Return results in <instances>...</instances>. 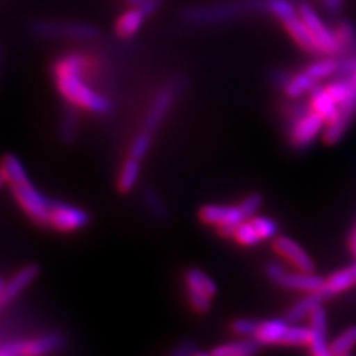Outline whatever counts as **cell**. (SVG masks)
Listing matches in <instances>:
<instances>
[{"mask_svg": "<svg viewBox=\"0 0 356 356\" xmlns=\"http://www.w3.org/2000/svg\"><path fill=\"white\" fill-rule=\"evenodd\" d=\"M184 280L191 309L197 313H207L218 291L216 281L198 268L188 269Z\"/></svg>", "mask_w": 356, "mask_h": 356, "instance_id": "30bf717a", "label": "cell"}, {"mask_svg": "<svg viewBox=\"0 0 356 356\" xmlns=\"http://www.w3.org/2000/svg\"><path fill=\"white\" fill-rule=\"evenodd\" d=\"M350 247H351L353 252L356 256V226L354 231H353V234H351V238H350Z\"/></svg>", "mask_w": 356, "mask_h": 356, "instance_id": "7bdbcfd3", "label": "cell"}, {"mask_svg": "<svg viewBox=\"0 0 356 356\" xmlns=\"http://www.w3.org/2000/svg\"><path fill=\"white\" fill-rule=\"evenodd\" d=\"M268 15L284 22L288 17H292L298 13V6L292 0H267Z\"/></svg>", "mask_w": 356, "mask_h": 356, "instance_id": "e575fe53", "label": "cell"}, {"mask_svg": "<svg viewBox=\"0 0 356 356\" xmlns=\"http://www.w3.org/2000/svg\"><path fill=\"white\" fill-rule=\"evenodd\" d=\"M356 285V261L348 267L334 272L327 279H325L323 288L319 291L326 298L337 294L347 292Z\"/></svg>", "mask_w": 356, "mask_h": 356, "instance_id": "ffe728a7", "label": "cell"}, {"mask_svg": "<svg viewBox=\"0 0 356 356\" xmlns=\"http://www.w3.org/2000/svg\"><path fill=\"white\" fill-rule=\"evenodd\" d=\"M3 72H4V51L0 48V83H1Z\"/></svg>", "mask_w": 356, "mask_h": 356, "instance_id": "ee69618b", "label": "cell"}, {"mask_svg": "<svg viewBox=\"0 0 356 356\" xmlns=\"http://www.w3.org/2000/svg\"><path fill=\"white\" fill-rule=\"evenodd\" d=\"M254 13H268L267 0H229L214 4L191 6L179 16L191 26H213L236 20Z\"/></svg>", "mask_w": 356, "mask_h": 356, "instance_id": "7a4b0ae2", "label": "cell"}, {"mask_svg": "<svg viewBox=\"0 0 356 356\" xmlns=\"http://www.w3.org/2000/svg\"><path fill=\"white\" fill-rule=\"evenodd\" d=\"M1 286H3V280H0V291H1Z\"/></svg>", "mask_w": 356, "mask_h": 356, "instance_id": "681fc988", "label": "cell"}, {"mask_svg": "<svg viewBox=\"0 0 356 356\" xmlns=\"http://www.w3.org/2000/svg\"><path fill=\"white\" fill-rule=\"evenodd\" d=\"M260 344L254 338H243L219 344L211 351L216 356H256Z\"/></svg>", "mask_w": 356, "mask_h": 356, "instance_id": "484cf974", "label": "cell"}, {"mask_svg": "<svg viewBox=\"0 0 356 356\" xmlns=\"http://www.w3.org/2000/svg\"><path fill=\"white\" fill-rule=\"evenodd\" d=\"M337 356H353L351 354H344V355H337Z\"/></svg>", "mask_w": 356, "mask_h": 356, "instance_id": "f907efd6", "label": "cell"}, {"mask_svg": "<svg viewBox=\"0 0 356 356\" xmlns=\"http://www.w3.org/2000/svg\"><path fill=\"white\" fill-rule=\"evenodd\" d=\"M355 114L356 103L341 106L339 107V115L337 116V119L332 120L329 124H326V127L323 129L322 139L325 141V144L334 145V144L342 140V138L350 127Z\"/></svg>", "mask_w": 356, "mask_h": 356, "instance_id": "d6986e66", "label": "cell"}, {"mask_svg": "<svg viewBox=\"0 0 356 356\" xmlns=\"http://www.w3.org/2000/svg\"><path fill=\"white\" fill-rule=\"evenodd\" d=\"M40 267L36 264H26L17 269L7 281H3L0 291V307L11 305L26 289L38 280Z\"/></svg>", "mask_w": 356, "mask_h": 356, "instance_id": "5bb4252c", "label": "cell"}, {"mask_svg": "<svg viewBox=\"0 0 356 356\" xmlns=\"http://www.w3.org/2000/svg\"><path fill=\"white\" fill-rule=\"evenodd\" d=\"M285 124L289 145L294 151L300 152L309 149L317 141L319 135L323 134V129L326 127L325 119L313 111L312 107Z\"/></svg>", "mask_w": 356, "mask_h": 356, "instance_id": "8992f818", "label": "cell"}, {"mask_svg": "<svg viewBox=\"0 0 356 356\" xmlns=\"http://www.w3.org/2000/svg\"><path fill=\"white\" fill-rule=\"evenodd\" d=\"M268 277L281 288L288 291H300V292H319L323 288L325 279L316 275L314 272L306 270H289L280 261H269L266 266Z\"/></svg>", "mask_w": 356, "mask_h": 356, "instance_id": "ba28073f", "label": "cell"}, {"mask_svg": "<svg viewBox=\"0 0 356 356\" xmlns=\"http://www.w3.org/2000/svg\"><path fill=\"white\" fill-rule=\"evenodd\" d=\"M90 220L91 216L88 210L64 201H53L47 227L57 232L70 234L86 229Z\"/></svg>", "mask_w": 356, "mask_h": 356, "instance_id": "7c38bea8", "label": "cell"}, {"mask_svg": "<svg viewBox=\"0 0 356 356\" xmlns=\"http://www.w3.org/2000/svg\"><path fill=\"white\" fill-rule=\"evenodd\" d=\"M326 13L331 16H337L342 11L343 7V0H322Z\"/></svg>", "mask_w": 356, "mask_h": 356, "instance_id": "60d3db41", "label": "cell"}, {"mask_svg": "<svg viewBox=\"0 0 356 356\" xmlns=\"http://www.w3.org/2000/svg\"><path fill=\"white\" fill-rule=\"evenodd\" d=\"M307 319L312 334V341L309 346L312 355L330 350V343L327 341V314L323 306H318Z\"/></svg>", "mask_w": 356, "mask_h": 356, "instance_id": "ac0fdd59", "label": "cell"}, {"mask_svg": "<svg viewBox=\"0 0 356 356\" xmlns=\"http://www.w3.org/2000/svg\"><path fill=\"white\" fill-rule=\"evenodd\" d=\"M312 341V334L309 325H298V323H291V327L288 330V334L285 337L284 346H291V347H309Z\"/></svg>", "mask_w": 356, "mask_h": 356, "instance_id": "d6a6232c", "label": "cell"}, {"mask_svg": "<svg viewBox=\"0 0 356 356\" xmlns=\"http://www.w3.org/2000/svg\"><path fill=\"white\" fill-rule=\"evenodd\" d=\"M251 222L261 241H273L279 236V225L275 219L266 216H254Z\"/></svg>", "mask_w": 356, "mask_h": 356, "instance_id": "836d02e7", "label": "cell"}, {"mask_svg": "<svg viewBox=\"0 0 356 356\" xmlns=\"http://www.w3.org/2000/svg\"><path fill=\"white\" fill-rule=\"evenodd\" d=\"M141 200H143V204L147 209V211L154 219L163 222L169 218L170 213H169V207L166 204L165 200L154 188H151V186L144 188L141 193Z\"/></svg>", "mask_w": 356, "mask_h": 356, "instance_id": "4316f807", "label": "cell"}, {"mask_svg": "<svg viewBox=\"0 0 356 356\" xmlns=\"http://www.w3.org/2000/svg\"><path fill=\"white\" fill-rule=\"evenodd\" d=\"M239 204H241L244 214L247 216V219H251L254 216H257L259 210L261 209L263 197L259 193H252V194L247 195Z\"/></svg>", "mask_w": 356, "mask_h": 356, "instance_id": "74e56055", "label": "cell"}, {"mask_svg": "<svg viewBox=\"0 0 356 356\" xmlns=\"http://www.w3.org/2000/svg\"><path fill=\"white\" fill-rule=\"evenodd\" d=\"M288 318H272L260 321L254 339L260 346H276L284 344L285 337L291 327Z\"/></svg>", "mask_w": 356, "mask_h": 356, "instance_id": "e0dca14e", "label": "cell"}, {"mask_svg": "<svg viewBox=\"0 0 356 356\" xmlns=\"http://www.w3.org/2000/svg\"><path fill=\"white\" fill-rule=\"evenodd\" d=\"M356 347V325L347 327L330 342L331 353L334 355L350 354Z\"/></svg>", "mask_w": 356, "mask_h": 356, "instance_id": "f546056e", "label": "cell"}, {"mask_svg": "<svg viewBox=\"0 0 356 356\" xmlns=\"http://www.w3.org/2000/svg\"><path fill=\"white\" fill-rule=\"evenodd\" d=\"M335 33L339 38L342 47H343L344 54L354 53L356 54V28L350 22L342 20L334 28Z\"/></svg>", "mask_w": 356, "mask_h": 356, "instance_id": "1f68e13d", "label": "cell"}, {"mask_svg": "<svg viewBox=\"0 0 356 356\" xmlns=\"http://www.w3.org/2000/svg\"><path fill=\"white\" fill-rule=\"evenodd\" d=\"M28 31L40 40H69L91 41L101 36V29L95 24L76 20L35 19L28 24Z\"/></svg>", "mask_w": 356, "mask_h": 356, "instance_id": "3957f363", "label": "cell"}, {"mask_svg": "<svg viewBox=\"0 0 356 356\" xmlns=\"http://www.w3.org/2000/svg\"><path fill=\"white\" fill-rule=\"evenodd\" d=\"M194 356H216L213 353H201V351H198L197 354Z\"/></svg>", "mask_w": 356, "mask_h": 356, "instance_id": "7dc6e473", "label": "cell"}, {"mask_svg": "<svg viewBox=\"0 0 356 356\" xmlns=\"http://www.w3.org/2000/svg\"><path fill=\"white\" fill-rule=\"evenodd\" d=\"M4 185H8V182H7V178H6L4 172H3L1 168H0V189H1Z\"/></svg>", "mask_w": 356, "mask_h": 356, "instance_id": "f6af8a7d", "label": "cell"}, {"mask_svg": "<svg viewBox=\"0 0 356 356\" xmlns=\"http://www.w3.org/2000/svg\"><path fill=\"white\" fill-rule=\"evenodd\" d=\"M140 176L141 161L128 156L127 160L123 163V165L120 166L118 173V178H116L118 191L123 194L131 193L138 186Z\"/></svg>", "mask_w": 356, "mask_h": 356, "instance_id": "603a6c76", "label": "cell"}, {"mask_svg": "<svg viewBox=\"0 0 356 356\" xmlns=\"http://www.w3.org/2000/svg\"><path fill=\"white\" fill-rule=\"evenodd\" d=\"M309 103L313 111L321 115L326 124L331 123L339 115V106L332 99L329 91L325 86L317 85L309 92Z\"/></svg>", "mask_w": 356, "mask_h": 356, "instance_id": "44dd1931", "label": "cell"}, {"mask_svg": "<svg viewBox=\"0 0 356 356\" xmlns=\"http://www.w3.org/2000/svg\"><path fill=\"white\" fill-rule=\"evenodd\" d=\"M273 248L276 254H280L294 269L314 272V261L306 252L301 244L293 241L289 236H277L273 239Z\"/></svg>", "mask_w": 356, "mask_h": 356, "instance_id": "9a60e30c", "label": "cell"}, {"mask_svg": "<svg viewBox=\"0 0 356 356\" xmlns=\"http://www.w3.org/2000/svg\"><path fill=\"white\" fill-rule=\"evenodd\" d=\"M147 16L139 8L131 7L122 13L115 23V33L122 38H134L139 33Z\"/></svg>", "mask_w": 356, "mask_h": 356, "instance_id": "7402d4cb", "label": "cell"}, {"mask_svg": "<svg viewBox=\"0 0 356 356\" xmlns=\"http://www.w3.org/2000/svg\"><path fill=\"white\" fill-rule=\"evenodd\" d=\"M64 344V335L51 331L0 343V350L11 356H48L61 350Z\"/></svg>", "mask_w": 356, "mask_h": 356, "instance_id": "52a82bcc", "label": "cell"}, {"mask_svg": "<svg viewBox=\"0 0 356 356\" xmlns=\"http://www.w3.org/2000/svg\"><path fill=\"white\" fill-rule=\"evenodd\" d=\"M326 297L321 292L306 293L300 301H297L286 313V318L293 323H298L302 319L309 318V316L323 304Z\"/></svg>", "mask_w": 356, "mask_h": 356, "instance_id": "cb8c5ba5", "label": "cell"}, {"mask_svg": "<svg viewBox=\"0 0 356 356\" xmlns=\"http://www.w3.org/2000/svg\"><path fill=\"white\" fill-rule=\"evenodd\" d=\"M188 89V78L186 76H172L165 82L153 97L152 103L145 114L143 129L154 134L161 124L165 122L166 116L172 111L175 103L182 95V92Z\"/></svg>", "mask_w": 356, "mask_h": 356, "instance_id": "277c9868", "label": "cell"}, {"mask_svg": "<svg viewBox=\"0 0 356 356\" xmlns=\"http://www.w3.org/2000/svg\"><path fill=\"white\" fill-rule=\"evenodd\" d=\"M88 57L79 51H69L53 65V78L58 92L69 104L86 110L91 114L108 115L113 103L85 82Z\"/></svg>", "mask_w": 356, "mask_h": 356, "instance_id": "6da1fadb", "label": "cell"}, {"mask_svg": "<svg viewBox=\"0 0 356 356\" xmlns=\"http://www.w3.org/2000/svg\"><path fill=\"white\" fill-rule=\"evenodd\" d=\"M128 3V6L131 7H135V8H140L141 6H144L145 3H148L149 0H126Z\"/></svg>", "mask_w": 356, "mask_h": 356, "instance_id": "b9f144b4", "label": "cell"}, {"mask_svg": "<svg viewBox=\"0 0 356 356\" xmlns=\"http://www.w3.org/2000/svg\"><path fill=\"white\" fill-rule=\"evenodd\" d=\"M281 24L284 26V29L288 32V35L292 38L293 41L302 51L312 54V56H316V57H318V56L322 57L317 40L314 38V35L312 33V31L309 29V26H306L305 22L300 16V13L294 15L292 17L285 19L284 22H281Z\"/></svg>", "mask_w": 356, "mask_h": 356, "instance_id": "2e32d148", "label": "cell"}, {"mask_svg": "<svg viewBox=\"0 0 356 356\" xmlns=\"http://www.w3.org/2000/svg\"><path fill=\"white\" fill-rule=\"evenodd\" d=\"M234 239L245 247H252V245H256L261 242L251 219L244 220L236 227L235 234H234Z\"/></svg>", "mask_w": 356, "mask_h": 356, "instance_id": "d590c367", "label": "cell"}, {"mask_svg": "<svg viewBox=\"0 0 356 356\" xmlns=\"http://www.w3.org/2000/svg\"><path fill=\"white\" fill-rule=\"evenodd\" d=\"M0 168L4 172L10 186L29 179L23 161L15 154H6L0 161Z\"/></svg>", "mask_w": 356, "mask_h": 356, "instance_id": "83f0119b", "label": "cell"}, {"mask_svg": "<svg viewBox=\"0 0 356 356\" xmlns=\"http://www.w3.org/2000/svg\"><path fill=\"white\" fill-rule=\"evenodd\" d=\"M356 74V54H343L338 57V73L335 76H354Z\"/></svg>", "mask_w": 356, "mask_h": 356, "instance_id": "f35d334b", "label": "cell"}, {"mask_svg": "<svg viewBox=\"0 0 356 356\" xmlns=\"http://www.w3.org/2000/svg\"><path fill=\"white\" fill-rule=\"evenodd\" d=\"M204 225L214 226L223 238H234L236 227L247 220L241 204H204L200 210Z\"/></svg>", "mask_w": 356, "mask_h": 356, "instance_id": "8fae6325", "label": "cell"}, {"mask_svg": "<svg viewBox=\"0 0 356 356\" xmlns=\"http://www.w3.org/2000/svg\"><path fill=\"white\" fill-rule=\"evenodd\" d=\"M78 132H79V116L76 113V107L69 104L60 118L58 138L65 145H70L76 143Z\"/></svg>", "mask_w": 356, "mask_h": 356, "instance_id": "d4e9b609", "label": "cell"}, {"mask_svg": "<svg viewBox=\"0 0 356 356\" xmlns=\"http://www.w3.org/2000/svg\"><path fill=\"white\" fill-rule=\"evenodd\" d=\"M152 143V132H148V131L143 129L141 132H139V134L134 138V140L131 143L128 156L132 157V159H136V160H139V161H143V160L148 156L149 151H151Z\"/></svg>", "mask_w": 356, "mask_h": 356, "instance_id": "4dcf8cb0", "label": "cell"}, {"mask_svg": "<svg viewBox=\"0 0 356 356\" xmlns=\"http://www.w3.org/2000/svg\"><path fill=\"white\" fill-rule=\"evenodd\" d=\"M304 70L309 76H313L317 82L337 76L338 57H322L319 60H316L314 63L307 65Z\"/></svg>", "mask_w": 356, "mask_h": 356, "instance_id": "f1b7e54d", "label": "cell"}, {"mask_svg": "<svg viewBox=\"0 0 356 356\" xmlns=\"http://www.w3.org/2000/svg\"><path fill=\"white\" fill-rule=\"evenodd\" d=\"M270 79L288 99H300L318 85V82L313 76H309L305 70L293 73L277 69L272 73Z\"/></svg>", "mask_w": 356, "mask_h": 356, "instance_id": "4fadbf2b", "label": "cell"}, {"mask_svg": "<svg viewBox=\"0 0 356 356\" xmlns=\"http://www.w3.org/2000/svg\"><path fill=\"white\" fill-rule=\"evenodd\" d=\"M298 13L305 22L306 26L312 31L314 38L318 42L319 49L322 57H339L343 56L344 49L335 33V29H331L329 26L321 19L317 11L306 1H300Z\"/></svg>", "mask_w": 356, "mask_h": 356, "instance_id": "9c48e42d", "label": "cell"}, {"mask_svg": "<svg viewBox=\"0 0 356 356\" xmlns=\"http://www.w3.org/2000/svg\"><path fill=\"white\" fill-rule=\"evenodd\" d=\"M0 356H11V355H8V354H6V353H3V351H1V350H0Z\"/></svg>", "mask_w": 356, "mask_h": 356, "instance_id": "c3c4849f", "label": "cell"}, {"mask_svg": "<svg viewBox=\"0 0 356 356\" xmlns=\"http://www.w3.org/2000/svg\"><path fill=\"white\" fill-rule=\"evenodd\" d=\"M13 198L28 219L35 225L47 227L53 201L29 179L11 186Z\"/></svg>", "mask_w": 356, "mask_h": 356, "instance_id": "5b68a950", "label": "cell"}, {"mask_svg": "<svg viewBox=\"0 0 356 356\" xmlns=\"http://www.w3.org/2000/svg\"><path fill=\"white\" fill-rule=\"evenodd\" d=\"M198 353L197 346L191 341H184L175 346L168 356H194Z\"/></svg>", "mask_w": 356, "mask_h": 356, "instance_id": "ab89813d", "label": "cell"}, {"mask_svg": "<svg viewBox=\"0 0 356 356\" xmlns=\"http://www.w3.org/2000/svg\"><path fill=\"white\" fill-rule=\"evenodd\" d=\"M259 326V321L251 318H239L232 322L231 330L242 338H254Z\"/></svg>", "mask_w": 356, "mask_h": 356, "instance_id": "8d00e7d4", "label": "cell"}, {"mask_svg": "<svg viewBox=\"0 0 356 356\" xmlns=\"http://www.w3.org/2000/svg\"><path fill=\"white\" fill-rule=\"evenodd\" d=\"M353 78H354V81H355V85H356V74H355V76H353Z\"/></svg>", "mask_w": 356, "mask_h": 356, "instance_id": "816d5d0a", "label": "cell"}, {"mask_svg": "<svg viewBox=\"0 0 356 356\" xmlns=\"http://www.w3.org/2000/svg\"><path fill=\"white\" fill-rule=\"evenodd\" d=\"M312 356H335L332 353H331V350H327V351H325V353H319V354H313Z\"/></svg>", "mask_w": 356, "mask_h": 356, "instance_id": "bcb514c9", "label": "cell"}]
</instances>
